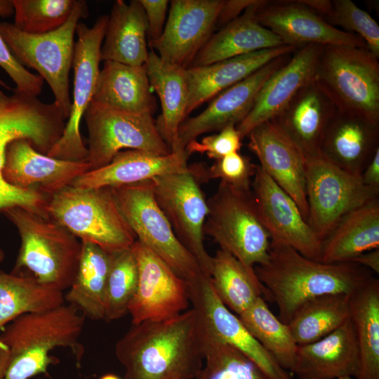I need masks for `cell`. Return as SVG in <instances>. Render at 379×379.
I'll use <instances>...</instances> for the list:
<instances>
[{"instance_id": "cell-1", "label": "cell", "mask_w": 379, "mask_h": 379, "mask_svg": "<svg viewBox=\"0 0 379 379\" xmlns=\"http://www.w3.org/2000/svg\"><path fill=\"white\" fill-rule=\"evenodd\" d=\"M115 355L123 379H195L204 361L197 312L132 324L117 342Z\"/></svg>"}, {"instance_id": "cell-2", "label": "cell", "mask_w": 379, "mask_h": 379, "mask_svg": "<svg viewBox=\"0 0 379 379\" xmlns=\"http://www.w3.org/2000/svg\"><path fill=\"white\" fill-rule=\"evenodd\" d=\"M254 270L265 297L277 304L278 318L286 325L307 301L325 294L350 295L373 277L369 270L354 262L314 260L274 239L267 260Z\"/></svg>"}, {"instance_id": "cell-3", "label": "cell", "mask_w": 379, "mask_h": 379, "mask_svg": "<svg viewBox=\"0 0 379 379\" xmlns=\"http://www.w3.org/2000/svg\"><path fill=\"white\" fill-rule=\"evenodd\" d=\"M84 316L71 304L22 314L2 329L0 338L11 354L6 379H29L47 368L55 359L48 355L55 347H69L79 366L84 348L79 338Z\"/></svg>"}, {"instance_id": "cell-4", "label": "cell", "mask_w": 379, "mask_h": 379, "mask_svg": "<svg viewBox=\"0 0 379 379\" xmlns=\"http://www.w3.org/2000/svg\"><path fill=\"white\" fill-rule=\"evenodd\" d=\"M65 119L55 103H46L13 89L11 95L0 90V214L11 207L22 206L44 214L47 197L8 184L3 176L8 145L25 139L38 152L48 154L61 137Z\"/></svg>"}, {"instance_id": "cell-5", "label": "cell", "mask_w": 379, "mask_h": 379, "mask_svg": "<svg viewBox=\"0 0 379 379\" xmlns=\"http://www.w3.org/2000/svg\"><path fill=\"white\" fill-rule=\"evenodd\" d=\"M3 213L20 238L12 273L26 272L50 288L69 289L77 270L81 241L55 220L31 209L13 206Z\"/></svg>"}, {"instance_id": "cell-6", "label": "cell", "mask_w": 379, "mask_h": 379, "mask_svg": "<svg viewBox=\"0 0 379 379\" xmlns=\"http://www.w3.org/2000/svg\"><path fill=\"white\" fill-rule=\"evenodd\" d=\"M44 213L80 241L93 243L109 253L130 248L137 239L111 187L67 186L47 199Z\"/></svg>"}, {"instance_id": "cell-7", "label": "cell", "mask_w": 379, "mask_h": 379, "mask_svg": "<svg viewBox=\"0 0 379 379\" xmlns=\"http://www.w3.org/2000/svg\"><path fill=\"white\" fill-rule=\"evenodd\" d=\"M88 16L86 1L76 0L67 21L51 32L31 34L13 24L0 23V33L12 54L21 65L34 69L46 81L65 119L72 107L69 75L74 59V37L79 20Z\"/></svg>"}, {"instance_id": "cell-8", "label": "cell", "mask_w": 379, "mask_h": 379, "mask_svg": "<svg viewBox=\"0 0 379 379\" xmlns=\"http://www.w3.org/2000/svg\"><path fill=\"white\" fill-rule=\"evenodd\" d=\"M367 48L324 46L314 79L337 109L379 123V62Z\"/></svg>"}, {"instance_id": "cell-9", "label": "cell", "mask_w": 379, "mask_h": 379, "mask_svg": "<svg viewBox=\"0 0 379 379\" xmlns=\"http://www.w3.org/2000/svg\"><path fill=\"white\" fill-rule=\"evenodd\" d=\"M207 201L203 232L249 267L264 262L270 236L256 211L251 189L244 190L220 182Z\"/></svg>"}, {"instance_id": "cell-10", "label": "cell", "mask_w": 379, "mask_h": 379, "mask_svg": "<svg viewBox=\"0 0 379 379\" xmlns=\"http://www.w3.org/2000/svg\"><path fill=\"white\" fill-rule=\"evenodd\" d=\"M111 188L117 206L137 240L186 282L205 274L195 258L179 241L157 205L151 180Z\"/></svg>"}, {"instance_id": "cell-11", "label": "cell", "mask_w": 379, "mask_h": 379, "mask_svg": "<svg viewBox=\"0 0 379 379\" xmlns=\"http://www.w3.org/2000/svg\"><path fill=\"white\" fill-rule=\"evenodd\" d=\"M88 133L89 171L105 166L122 149L166 156L171 150L149 114H135L91 101L84 115Z\"/></svg>"}, {"instance_id": "cell-12", "label": "cell", "mask_w": 379, "mask_h": 379, "mask_svg": "<svg viewBox=\"0 0 379 379\" xmlns=\"http://www.w3.org/2000/svg\"><path fill=\"white\" fill-rule=\"evenodd\" d=\"M306 195L307 222L323 241L343 216L379 197V190L319 155L306 159Z\"/></svg>"}, {"instance_id": "cell-13", "label": "cell", "mask_w": 379, "mask_h": 379, "mask_svg": "<svg viewBox=\"0 0 379 379\" xmlns=\"http://www.w3.org/2000/svg\"><path fill=\"white\" fill-rule=\"evenodd\" d=\"M108 18V15L100 16L91 27L84 22L77 25L71 112L62 135L47 154L51 157L68 161L86 159L88 150L82 140L80 125L95 91Z\"/></svg>"}, {"instance_id": "cell-14", "label": "cell", "mask_w": 379, "mask_h": 379, "mask_svg": "<svg viewBox=\"0 0 379 379\" xmlns=\"http://www.w3.org/2000/svg\"><path fill=\"white\" fill-rule=\"evenodd\" d=\"M150 180L154 199L176 237L210 277L213 257L206 251L203 238L208 206L199 182L190 169Z\"/></svg>"}, {"instance_id": "cell-15", "label": "cell", "mask_w": 379, "mask_h": 379, "mask_svg": "<svg viewBox=\"0 0 379 379\" xmlns=\"http://www.w3.org/2000/svg\"><path fill=\"white\" fill-rule=\"evenodd\" d=\"M131 249L138 269L137 288L128 308L132 324L182 313L190 303L187 282L138 240Z\"/></svg>"}, {"instance_id": "cell-16", "label": "cell", "mask_w": 379, "mask_h": 379, "mask_svg": "<svg viewBox=\"0 0 379 379\" xmlns=\"http://www.w3.org/2000/svg\"><path fill=\"white\" fill-rule=\"evenodd\" d=\"M187 284L190 302L208 333L244 354L266 379H293L253 337L239 317L221 302L211 277L201 274Z\"/></svg>"}, {"instance_id": "cell-17", "label": "cell", "mask_w": 379, "mask_h": 379, "mask_svg": "<svg viewBox=\"0 0 379 379\" xmlns=\"http://www.w3.org/2000/svg\"><path fill=\"white\" fill-rule=\"evenodd\" d=\"M251 192L258 217L271 239L320 261L322 241L304 219L295 201L257 165Z\"/></svg>"}, {"instance_id": "cell-18", "label": "cell", "mask_w": 379, "mask_h": 379, "mask_svg": "<svg viewBox=\"0 0 379 379\" xmlns=\"http://www.w3.org/2000/svg\"><path fill=\"white\" fill-rule=\"evenodd\" d=\"M225 0H173L163 33L150 46L164 60L188 68L212 36Z\"/></svg>"}, {"instance_id": "cell-19", "label": "cell", "mask_w": 379, "mask_h": 379, "mask_svg": "<svg viewBox=\"0 0 379 379\" xmlns=\"http://www.w3.org/2000/svg\"><path fill=\"white\" fill-rule=\"evenodd\" d=\"M255 17L285 45L297 49L311 44L366 48L360 36L331 25L301 1H264Z\"/></svg>"}, {"instance_id": "cell-20", "label": "cell", "mask_w": 379, "mask_h": 379, "mask_svg": "<svg viewBox=\"0 0 379 379\" xmlns=\"http://www.w3.org/2000/svg\"><path fill=\"white\" fill-rule=\"evenodd\" d=\"M293 53L269 62L213 98L201 113L185 120L178 129V151L185 152L187 145L204 133L219 132L227 126L241 122L251 110L262 86Z\"/></svg>"}, {"instance_id": "cell-21", "label": "cell", "mask_w": 379, "mask_h": 379, "mask_svg": "<svg viewBox=\"0 0 379 379\" xmlns=\"http://www.w3.org/2000/svg\"><path fill=\"white\" fill-rule=\"evenodd\" d=\"M89 171L86 161H68L36 151L25 139L11 142L6 149L3 176L18 189L49 197Z\"/></svg>"}, {"instance_id": "cell-22", "label": "cell", "mask_w": 379, "mask_h": 379, "mask_svg": "<svg viewBox=\"0 0 379 379\" xmlns=\"http://www.w3.org/2000/svg\"><path fill=\"white\" fill-rule=\"evenodd\" d=\"M248 147L259 166L295 201L308 220L306 195V159L272 121H265L248 134Z\"/></svg>"}, {"instance_id": "cell-23", "label": "cell", "mask_w": 379, "mask_h": 379, "mask_svg": "<svg viewBox=\"0 0 379 379\" xmlns=\"http://www.w3.org/2000/svg\"><path fill=\"white\" fill-rule=\"evenodd\" d=\"M337 109L314 77L272 121L306 159L320 155L325 131Z\"/></svg>"}, {"instance_id": "cell-24", "label": "cell", "mask_w": 379, "mask_h": 379, "mask_svg": "<svg viewBox=\"0 0 379 379\" xmlns=\"http://www.w3.org/2000/svg\"><path fill=\"white\" fill-rule=\"evenodd\" d=\"M324 46L298 48L267 80L246 117L236 126L241 138L258 125L272 120L314 75Z\"/></svg>"}, {"instance_id": "cell-25", "label": "cell", "mask_w": 379, "mask_h": 379, "mask_svg": "<svg viewBox=\"0 0 379 379\" xmlns=\"http://www.w3.org/2000/svg\"><path fill=\"white\" fill-rule=\"evenodd\" d=\"M379 149V123L337 109L323 136L320 155L343 170L360 176Z\"/></svg>"}, {"instance_id": "cell-26", "label": "cell", "mask_w": 379, "mask_h": 379, "mask_svg": "<svg viewBox=\"0 0 379 379\" xmlns=\"http://www.w3.org/2000/svg\"><path fill=\"white\" fill-rule=\"evenodd\" d=\"M359 354L351 319L324 338L298 347L291 371L298 379L356 378Z\"/></svg>"}, {"instance_id": "cell-27", "label": "cell", "mask_w": 379, "mask_h": 379, "mask_svg": "<svg viewBox=\"0 0 379 379\" xmlns=\"http://www.w3.org/2000/svg\"><path fill=\"white\" fill-rule=\"evenodd\" d=\"M187 159L185 152L159 156L137 149L122 150L109 164L84 173L72 185L81 188L116 187L159 175L187 172Z\"/></svg>"}, {"instance_id": "cell-28", "label": "cell", "mask_w": 379, "mask_h": 379, "mask_svg": "<svg viewBox=\"0 0 379 379\" xmlns=\"http://www.w3.org/2000/svg\"><path fill=\"white\" fill-rule=\"evenodd\" d=\"M284 45L232 58L213 64L186 69L188 85L187 116L204 102L241 81L272 60L294 53Z\"/></svg>"}, {"instance_id": "cell-29", "label": "cell", "mask_w": 379, "mask_h": 379, "mask_svg": "<svg viewBox=\"0 0 379 379\" xmlns=\"http://www.w3.org/2000/svg\"><path fill=\"white\" fill-rule=\"evenodd\" d=\"M263 2L258 1L221 30L212 34L189 67L204 66L285 45L278 36L258 22L256 9Z\"/></svg>"}, {"instance_id": "cell-30", "label": "cell", "mask_w": 379, "mask_h": 379, "mask_svg": "<svg viewBox=\"0 0 379 379\" xmlns=\"http://www.w3.org/2000/svg\"><path fill=\"white\" fill-rule=\"evenodd\" d=\"M145 67L150 86L157 92L161 106L157 128L171 152H182L178 151V133L187 117L186 69L164 60L152 49Z\"/></svg>"}, {"instance_id": "cell-31", "label": "cell", "mask_w": 379, "mask_h": 379, "mask_svg": "<svg viewBox=\"0 0 379 379\" xmlns=\"http://www.w3.org/2000/svg\"><path fill=\"white\" fill-rule=\"evenodd\" d=\"M147 20L140 0L126 4L116 0L109 15L100 60L133 66L144 65L147 48Z\"/></svg>"}, {"instance_id": "cell-32", "label": "cell", "mask_w": 379, "mask_h": 379, "mask_svg": "<svg viewBox=\"0 0 379 379\" xmlns=\"http://www.w3.org/2000/svg\"><path fill=\"white\" fill-rule=\"evenodd\" d=\"M92 101L135 114L152 115L157 107L145 65L133 66L114 61L104 62Z\"/></svg>"}, {"instance_id": "cell-33", "label": "cell", "mask_w": 379, "mask_h": 379, "mask_svg": "<svg viewBox=\"0 0 379 379\" xmlns=\"http://www.w3.org/2000/svg\"><path fill=\"white\" fill-rule=\"evenodd\" d=\"M379 248V197L343 216L323 240L320 261L351 262Z\"/></svg>"}, {"instance_id": "cell-34", "label": "cell", "mask_w": 379, "mask_h": 379, "mask_svg": "<svg viewBox=\"0 0 379 379\" xmlns=\"http://www.w3.org/2000/svg\"><path fill=\"white\" fill-rule=\"evenodd\" d=\"M81 241L82 249L77 270L71 286L64 295L65 301L91 320H104L111 253L93 243Z\"/></svg>"}, {"instance_id": "cell-35", "label": "cell", "mask_w": 379, "mask_h": 379, "mask_svg": "<svg viewBox=\"0 0 379 379\" xmlns=\"http://www.w3.org/2000/svg\"><path fill=\"white\" fill-rule=\"evenodd\" d=\"M350 307L359 354L354 379H379V280L373 277L350 294Z\"/></svg>"}, {"instance_id": "cell-36", "label": "cell", "mask_w": 379, "mask_h": 379, "mask_svg": "<svg viewBox=\"0 0 379 379\" xmlns=\"http://www.w3.org/2000/svg\"><path fill=\"white\" fill-rule=\"evenodd\" d=\"M211 281L221 302L237 316L250 307L266 291L254 268L220 248L213 256ZM263 298V297H262Z\"/></svg>"}, {"instance_id": "cell-37", "label": "cell", "mask_w": 379, "mask_h": 379, "mask_svg": "<svg viewBox=\"0 0 379 379\" xmlns=\"http://www.w3.org/2000/svg\"><path fill=\"white\" fill-rule=\"evenodd\" d=\"M350 295L325 294L304 303L288 326L298 346L317 341L350 319Z\"/></svg>"}, {"instance_id": "cell-38", "label": "cell", "mask_w": 379, "mask_h": 379, "mask_svg": "<svg viewBox=\"0 0 379 379\" xmlns=\"http://www.w3.org/2000/svg\"><path fill=\"white\" fill-rule=\"evenodd\" d=\"M64 303L63 292L45 286L32 277L0 270V333L5 326L22 314Z\"/></svg>"}, {"instance_id": "cell-39", "label": "cell", "mask_w": 379, "mask_h": 379, "mask_svg": "<svg viewBox=\"0 0 379 379\" xmlns=\"http://www.w3.org/2000/svg\"><path fill=\"white\" fill-rule=\"evenodd\" d=\"M253 337L284 370L291 371L298 345L288 325L277 317L262 297L238 316Z\"/></svg>"}, {"instance_id": "cell-40", "label": "cell", "mask_w": 379, "mask_h": 379, "mask_svg": "<svg viewBox=\"0 0 379 379\" xmlns=\"http://www.w3.org/2000/svg\"><path fill=\"white\" fill-rule=\"evenodd\" d=\"M138 279V264L131 248L111 253L105 288L104 320H118L128 313Z\"/></svg>"}, {"instance_id": "cell-41", "label": "cell", "mask_w": 379, "mask_h": 379, "mask_svg": "<svg viewBox=\"0 0 379 379\" xmlns=\"http://www.w3.org/2000/svg\"><path fill=\"white\" fill-rule=\"evenodd\" d=\"M200 324L206 379H266L244 354L213 337L201 320Z\"/></svg>"}, {"instance_id": "cell-42", "label": "cell", "mask_w": 379, "mask_h": 379, "mask_svg": "<svg viewBox=\"0 0 379 379\" xmlns=\"http://www.w3.org/2000/svg\"><path fill=\"white\" fill-rule=\"evenodd\" d=\"M15 21L20 31L41 34L54 31L69 19L76 0H12Z\"/></svg>"}, {"instance_id": "cell-43", "label": "cell", "mask_w": 379, "mask_h": 379, "mask_svg": "<svg viewBox=\"0 0 379 379\" xmlns=\"http://www.w3.org/2000/svg\"><path fill=\"white\" fill-rule=\"evenodd\" d=\"M323 18L335 27L340 26L343 31L360 36L368 50L379 58V25L354 2L351 0L331 1L330 8Z\"/></svg>"}, {"instance_id": "cell-44", "label": "cell", "mask_w": 379, "mask_h": 379, "mask_svg": "<svg viewBox=\"0 0 379 379\" xmlns=\"http://www.w3.org/2000/svg\"><path fill=\"white\" fill-rule=\"evenodd\" d=\"M192 175L198 182H207L220 179L236 188L249 190L251 189V178H253L257 165L250 158L233 152L215 161L210 167L203 164L188 166Z\"/></svg>"}, {"instance_id": "cell-45", "label": "cell", "mask_w": 379, "mask_h": 379, "mask_svg": "<svg viewBox=\"0 0 379 379\" xmlns=\"http://www.w3.org/2000/svg\"><path fill=\"white\" fill-rule=\"evenodd\" d=\"M14 11L11 1L0 0V16L6 17ZM0 67L16 85L15 89L37 96L43 88L44 79L27 70L21 65L8 48L0 33Z\"/></svg>"}, {"instance_id": "cell-46", "label": "cell", "mask_w": 379, "mask_h": 379, "mask_svg": "<svg viewBox=\"0 0 379 379\" xmlns=\"http://www.w3.org/2000/svg\"><path fill=\"white\" fill-rule=\"evenodd\" d=\"M242 138L234 125L223 128L216 134L189 142L185 148L187 157L193 153L206 154L210 159L218 160L233 152H239Z\"/></svg>"}, {"instance_id": "cell-47", "label": "cell", "mask_w": 379, "mask_h": 379, "mask_svg": "<svg viewBox=\"0 0 379 379\" xmlns=\"http://www.w3.org/2000/svg\"><path fill=\"white\" fill-rule=\"evenodd\" d=\"M147 20V36L149 45L161 36L166 17L168 1L140 0Z\"/></svg>"}, {"instance_id": "cell-48", "label": "cell", "mask_w": 379, "mask_h": 379, "mask_svg": "<svg viewBox=\"0 0 379 379\" xmlns=\"http://www.w3.org/2000/svg\"><path fill=\"white\" fill-rule=\"evenodd\" d=\"M257 0H229L225 1L223 7L218 18L217 24H227L240 15L246 8L255 4Z\"/></svg>"}, {"instance_id": "cell-49", "label": "cell", "mask_w": 379, "mask_h": 379, "mask_svg": "<svg viewBox=\"0 0 379 379\" xmlns=\"http://www.w3.org/2000/svg\"><path fill=\"white\" fill-rule=\"evenodd\" d=\"M360 177L365 185L379 190V149L376 150Z\"/></svg>"}, {"instance_id": "cell-50", "label": "cell", "mask_w": 379, "mask_h": 379, "mask_svg": "<svg viewBox=\"0 0 379 379\" xmlns=\"http://www.w3.org/2000/svg\"><path fill=\"white\" fill-rule=\"evenodd\" d=\"M351 262L379 274V248L361 253Z\"/></svg>"}, {"instance_id": "cell-51", "label": "cell", "mask_w": 379, "mask_h": 379, "mask_svg": "<svg viewBox=\"0 0 379 379\" xmlns=\"http://www.w3.org/2000/svg\"><path fill=\"white\" fill-rule=\"evenodd\" d=\"M10 360L9 348L0 338V379H6Z\"/></svg>"}, {"instance_id": "cell-52", "label": "cell", "mask_w": 379, "mask_h": 379, "mask_svg": "<svg viewBox=\"0 0 379 379\" xmlns=\"http://www.w3.org/2000/svg\"><path fill=\"white\" fill-rule=\"evenodd\" d=\"M99 379H121V378L117 375H114L112 373H108V374L103 375Z\"/></svg>"}, {"instance_id": "cell-53", "label": "cell", "mask_w": 379, "mask_h": 379, "mask_svg": "<svg viewBox=\"0 0 379 379\" xmlns=\"http://www.w3.org/2000/svg\"><path fill=\"white\" fill-rule=\"evenodd\" d=\"M195 379H206L204 368Z\"/></svg>"}, {"instance_id": "cell-54", "label": "cell", "mask_w": 379, "mask_h": 379, "mask_svg": "<svg viewBox=\"0 0 379 379\" xmlns=\"http://www.w3.org/2000/svg\"><path fill=\"white\" fill-rule=\"evenodd\" d=\"M0 86H2V87H4L6 89H8V90H11V88L7 86V84H6L4 83V81H2L1 79H0Z\"/></svg>"}, {"instance_id": "cell-55", "label": "cell", "mask_w": 379, "mask_h": 379, "mask_svg": "<svg viewBox=\"0 0 379 379\" xmlns=\"http://www.w3.org/2000/svg\"><path fill=\"white\" fill-rule=\"evenodd\" d=\"M4 259V251L0 248V263L3 261Z\"/></svg>"}, {"instance_id": "cell-56", "label": "cell", "mask_w": 379, "mask_h": 379, "mask_svg": "<svg viewBox=\"0 0 379 379\" xmlns=\"http://www.w3.org/2000/svg\"><path fill=\"white\" fill-rule=\"evenodd\" d=\"M339 379H354V378L353 377L347 376V377L340 378Z\"/></svg>"}]
</instances>
